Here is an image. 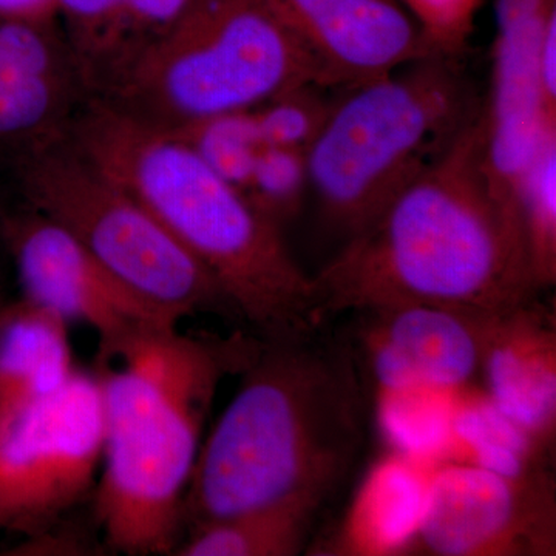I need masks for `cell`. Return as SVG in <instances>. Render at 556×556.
Instances as JSON below:
<instances>
[{
  "instance_id": "6da1fadb",
  "label": "cell",
  "mask_w": 556,
  "mask_h": 556,
  "mask_svg": "<svg viewBox=\"0 0 556 556\" xmlns=\"http://www.w3.org/2000/svg\"><path fill=\"white\" fill-rule=\"evenodd\" d=\"M313 278L324 317L405 305L492 317L536 299L521 222L482 167L481 112Z\"/></svg>"
},
{
  "instance_id": "7a4b0ae2",
  "label": "cell",
  "mask_w": 556,
  "mask_h": 556,
  "mask_svg": "<svg viewBox=\"0 0 556 556\" xmlns=\"http://www.w3.org/2000/svg\"><path fill=\"white\" fill-rule=\"evenodd\" d=\"M263 340L146 329L97 354L104 455L93 514L105 544L131 556L174 555L185 497L219 383L240 375Z\"/></svg>"
},
{
  "instance_id": "3957f363",
  "label": "cell",
  "mask_w": 556,
  "mask_h": 556,
  "mask_svg": "<svg viewBox=\"0 0 556 556\" xmlns=\"http://www.w3.org/2000/svg\"><path fill=\"white\" fill-rule=\"evenodd\" d=\"M201 444L185 497L190 529L255 508L325 503L365 437L353 354L308 339L266 342Z\"/></svg>"
},
{
  "instance_id": "277c9868",
  "label": "cell",
  "mask_w": 556,
  "mask_h": 556,
  "mask_svg": "<svg viewBox=\"0 0 556 556\" xmlns=\"http://www.w3.org/2000/svg\"><path fill=\"white\" fill-rule=\"evenodd\" d=\"M68 142L199 260L258 339L287 342L317 334L325 317L314 278L292 257L280 226L174 131L90 98Z\"/></svg>"
},
{
  "instance_id": "5b68a950",
  "label": "cell",
  "mask_w": 556,
  "mask_h": 556,
  "mask_svg": "<svg viewBox=\"0 0 556 556\" xmlns=\"http://www.w3.org/2000/svg\"><path fill=\"white\" fill-rule=\"evenodd\" d=\"M345 90L306 164L325 218L350 239L447 152L482 101L463 58L439 53Z\"/></svg>"
},
{
  "instance_id": "8992f818",
  "label": "cell",
  "mask_w": 556,
  "mask_h": 556,
  "mask_svg": "<svg viewBox=\"0 0 556 556\" xmlns=\"http://www.w3.org/2000/svg\"><path fill=\"white\" fill-rule=\"evenodd\" d=\"M311 84L336 89L274 0H189L170 30L98 100L172 129Z\"/></svg>"
},
{
  "instance_id": "52a82bcc",
  "label": "cell",
  "mask_w": 556,
  "mask_h": 556,
  "mask_svg": "<svg viewBox=\"0 0 556 556\" xmlns=\"http://www.w3.org/2000/svg\"><path fill=\"white\" fill-rule=\"evenodd\" d=\"M14 167L25 204L67 230L141 298L179 321L206 313L237 317L199 260L68 139Z\"/></svg>"
},
{
  "instance_id": "ba28073f",
  "label": "cell",
  "mask_w": 556,
  "mask_h": 556,
  "mask_svg": "<svg viewBox=\"0 0 556 556\" xmlns=\"http://www.w3.org/2000/svg\"><path fill=\"white\" fill-rule=\"evenodd\" d=\"M104 455L94 371L76 368L54 393L0 422V532L35 538L93 496Z\"/></svg>"
},
{
  "instance_id": "9c48e42d",
  "label": "cell",
  "mask_w": 556,
  "mask_h": 556,
  "mask_svg": "<svg viewBox=\"0 0 556 556\" xmlns=\"http://www.w3.org/2000/svg\"><path fill=\"white\" fill-rule=\"evenodd\" d=\"M0 239L13 260L22 298L67 324L98 334V353L178 318L124 285L67 230L25 204L0 217Z\"/></svg>"
},
{
  "instance_id": "30bf717a",
  "label": "cell",
  "mask_w": 556,
  "mask_h": 556,
  "mask_svg": "<svg viewBox=\"0 0 556 556\" xmlns=\"http://www.w3.org/2000/svg\"><path fill=\"white\" fill-rule=\"evenodd\" d=\"M555 497L541 470L521 477L445 460L433 468L417 548L439 556L555 554Z\"/></svg>"
},
{
  "instance_id": "8fae6325",
  "label": "cell",
  "mask_w": 556,
  "mask_h": 556,
  "mask_svg": "<svg viewBox=\"0 0 556 556\" xmlns=\"http://www.w3.org/2000/svg\"><path fill=\"white\" fill-rule=\"evenodd\" d=\"M89 100L54 25L0 16V156L14 164L67 141Z\"/></svg>"
},
{
  "instance_id": "7c38bea8",
  "label": "cell",
  "mask_w": 556,
  "mask_h": 556,
  "mask_svg": "<svg viewBox=\"0 0 556 556\" xmlns=\"http://www.w3.org/2000/svg\"><path fill=\"white\" fill-rule=\"evenodd\" d=\"M357 342L376 390L459 391L481 371L492 317L439 306L361 311ZM500 316V314H497Z\"/></svg>"
},
{
  "instance_id": "4fadbf2b",
  "label": "cell",
  "mask_w": 556,
  "mask_h": 556,
  "mask_svg": "<svg viewBox=\"0 0 556 556\" xmlns=\"http://www.w3.org/2000/svg\"><path fill=\"white\" fill-rule=\"evenodd\" d=\"M327 70L350 89L437 54L401 0H274Z\"/></svg>"
},
{
  "instance_id": "5bb4252c",
  "label": "cell",
  "mask_w": 556,
  "mask_h": 556,
  "mask_svg": "<svg viewBox=\"0 0 556 556\" xmlns=\"http://www.w3.org/2000/svg\"><path fill=\"white\" fill-rule=\"evenodd\" d=\"M554 13L496 31L492 83L482 102V167L497 199L517 212L519 182L544 142L556 135L541 93L538 54ZM519 217V214H518Z\"/></svg>"
},
{
  "instance_id": "9a60e30c",
  "label": "cell",
  "mask_w": 556,
  "mask_h": 556,
  "mask_svg": "<svg viewBox=\"0 0 556 556\" xmlns=\"http://www.w3.org/2000/svg\"><path fill=\"white\" fill-rule=\"evenodd\" d=\"M479 372L493 404L547 445L556 422L555 314L533 299L493 317Z\"/></svg>"
},
{
  "instance_id": "2e32d148",
  "label": "cell",
  "mask_w": 556,
  "mask_h": 556,
  "mask_svg": "<svg viewBox=\"0 0 556 556\" xmlns=\"http://www.w3.org/2000/svg\"><path fill=\"white\" fill-rule=\"evenodd\" d=\"M189 0H58L70 53L89 98L113 87L178 21Z\"/></svg>"
},
{
  "instance_id": "e0dca14e",
  "label": "cell",
  "mask_w": 556,
  "mask_h": 556,
  "mask_svg": "<svg viewBox=\"0 0 556 556\" xmlns=\"http://www.w3.org/2000/svg\"><path fill=\"white\" fill-rule=\"evenodd\" d=\"M433 466L391 452L362 479L332 540V555L394 556L415 551Z\"/></svg>"
},
{
  "instance_id": "ac0fdd59",
  "label": "cell",
  "mask_w": 556,
  "mask_h": 556,
  "mask_svg": "<svg viewBox=\"0 0 556 556\" xmlns=\"http://www.w3.org/2000/svg\"><path fill=\"white\" fill-rule=\"evenodd\" d=\"M68 324L21 299L0 308V422L54 393L72 376Z\"/></svg>"
},
{
  "instance_id": "d6986e66",
  "label": "cell",
  "mask_w": 556,
  "mask_h": 556,
  "mask_svg": "<svg viewBox=\"0 0 556 556\" xmlns=\"http://www.w3.org/2000/svg\"><path fill=\"white\" fill-rule=\"evenodd\" d=\"M321 504L313 500L289 501L204 522L190 529L174 555H299Z\"/></svg>"
},
{
  "instance_id": "ffe728a7",
  "label": "cell",
  "mask_w": 556,
  "mask_h": 556,
  "mask_svg": "<svg viewBox=\"0 0 556 556\" xmlns=\"http://www.w3.org/2000/svg\"><path fill=\"white\" fill-rule=\"evenodd\" d=\"M453 442L452 459L504 477H521L538 470L533 464L541 445L504 415L485 391L466 387L457 393Z\"/></svg>"
},
{
  "instance_id": "44dd1931",
  "label": "cell",
  "mask_w": 556,
  "mask_h": 556,
  "mask_svg": "<svg viewBox=\"0 0 556 556\" xmlns=\"http://www.w3.org/2000/svg\"><path fill=\"white\" fill-rule=\"evenodd\" d=\"M459 391L378 390V422L391 452L433 467L452 460L453 420Z\"/></svg>"
},
{
  "instance_id": "7402d4cb",
  "label": "cell",
  "mask_w": 556,
  "mask_h": 556,
  "mask_svg": "<svg viewBox=\"0 0 556 556\" xmlns=\"http://www.w3.org/2000/svg\"><path fill=\"white\" fill-rule=\"evenodd\" d=\"M517 206L538 289L556 281V135L546 139L519 182Z\"/></svg>"
},
{
  "instance_id": "603a6c76",
  "label": "cell",
  "mask_w": 556,
  "mask_h": 556,
  "mask_svg": "<svg viewBox=\"0 0 556 556\" xmlns=\"http://www.w3.org/2000/svg\"><path fill=\"white\" fill-rule=\"evenodd\" d=\"M169 130L239 190L247 186L260 150L265 148L252 110L219 113Z\"/></svg>"
},
{
  "instance_id": "cb8c5ba5",
  "label": "cell",
  "mask_w": 556,
  "mask_h": 556,
  "mask_svg": "<svg viewBox=\"0 0 556 556\" xmlns=\"http://www.w3.org/2000/svg\"><path fill=\"white\" fill-rule=\"evenodd\" d=\"M321 86H302L278 93L252 109L263 144L308 152L324 129L336 100Z\"/></svg>"
},
{
  "instance_id": "d4e9b609",
  "label": "cell",
  "mask_w": 556,
  "mask_h": 556,
  "mask_svg": "<svg viewBox=\"0 0 556 556\" xmlns=\"http://www.w3.org/2000/svg\"><path fill=\"white\" fill-rule=\"evenodd\" d=\"M306 189H309L306 153L265 146L241 192L252 206L280 226L298 214Z\"/></svg>"
},
{
  "instance_id": "484cf974",
  "label": "cell",
  "mask_w": 556,
  "mask_h": 556,
  "mask_svg": "<svg viewBox=\"0 0 556 556\" xmlns=\"http://www.w3.org/2000/svg\"><path fill=\"white\" fill-rule=\"evenodd\" d=\"M439 54L464 58L482 0H401Z\"/></svg>"
},
{
  "instance_id": "4316f807",
  "label": "cell",
  "mask_w": 556,
  "mask_h": 556,
  "mask_svg": "<svg viewBox=\"0 0 556 556\" xmlns=\"http://www.w3.org/2000/svg\"><path fill=\"white\" fill-rule=\"evenodd\" d=\"M538 72L547 118L556 124V14L548 21L541 39Z\"/></svg>"
},
{
  "instance_id": "83f0119b",
  "label": "cell",
  "mask_w": 556,
  "mask_h": 556,
  "mask_svg": "<svg viewBox=\"0 0 556 556\" xmlns=\"http://www.w3.org/2000/svg\"><path fill=\"white\" fill-rule=\"evenodd\" d=\"M555 10L556 0H495L496 31L541 20Z\"/></svg>"
},
{
  "instance_id": "f1b7e54d",
  "label": "cell",
  "mask_w": 556,
  "mask_h": 556,
  "mask_svg": "<svg viewBox=\"0 0 556 556\" xmlns=\"http://www.w3.org/2000/svg\"><path fill=\"white\" fill-rule=\"evenodd\" d=\"M0 16L35 25H54L60 20L58 0H0Z\"/></svg>"
},
{
  "instance_id": "f546056e",
  "label": "cell",
  "mask_w": 556,
  "mask_h": 556,
  "mask_svg": "<svg viewBox=\"0 0 556 556\" xmlns=\"http://www.w3.org/2000/svg\"><path fill=\"white\" fill-rule=\"evenodd\" d=\"M2 303H3V300H2V299H0V305H2Z\"/></svg>"
}]
</instances>
